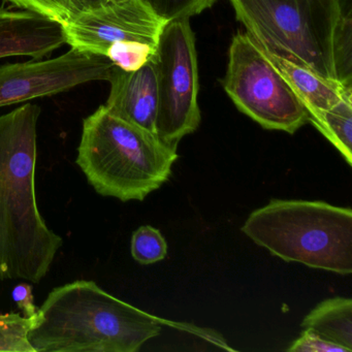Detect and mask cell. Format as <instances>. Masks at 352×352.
<instances>
[{"instance_id":"obj_1","label":"cell","mask_w":352,"mask_h":352,"mask_svg":"<svg viewBox=\"0 0 352 352\" xmlns=\"http://www.w3.org/2000/svg\"><path fill=\"white\" fill-rule=\"evenodd\" d=\"M40 107L0 115V280L40 283L63 241L48 228L36 201V127Z\"/></svg>"},{"instance_id":"obj_2","label":"cell","mask_w":352,"mask_h":352,"mask_svg":"<svg viewBox=\"0 0 352 352\" xmlns=\"http://www.w3.org/2000/svg\"><path fill=\"white\" fill-rule=\"evenodd\" d=\"M162 324L96 282L78 280L49 294L28 341L36 352H137L160 335Z\"/></svg>"},{"instance_id":"obj_3","label":"cell","mask_w":352,"mask_h":352,"mask_svg":"<svg viewBox=\"0 0 352 352\" xmlns=\"http://www.w3.org/2000/svg\"><path fill=\"white\" fill-rule=\"evenodd\" d=\"M176 148L100 106L84 120L76 162L102 197L144 201L172 175Z\"/></svg>"},{"instance_id":"obj_4","label":"cell","mask_w":352,"mask_h":352,"mask_svg":"<svg viewBox=\"0 0 352 352\" xmlns=\"http://www.w3.org/2000/svg\"><path fill=\"white\" fill-rule=\"evenodd\" d=\"M271 254L340 275L352 273V210L324 201L273 199L241 228Z\"/></svg>"},{"instance_id":"obj_5","label":"cell","mask_w":352,"mask_h":352,"mask_svg":"<svg viewBox=\"0 0 352 352\" xmlns=\"http://www.w3.org/2000/svg\"><path fill=\"white\" fill-rule=\"evenodd\" d=\"M236 19L263 50L337 79L333 56L342 0H230Z\"/></svg>"},{"instance_id":"obj_6","label":"cell","mask_w":352,"mask_h":352,"mask_svg":"<svg viewBox=\"0 0 352 352\" xmlns=\"http://www.w3.org/2000/svg\"><path fill=\"white\" fill-rule=\"evenodd\" d=\"M222 85L236 108L263 129L292 135L309 122L289 84L247 32L232 38Z\"/></svg>"},{"instance_id":"obj_7","label":"cell","mask_w":352,"mask_h":352,"mask_svg":"<svg viewBox=\"0 0 352 352\" xmlns=\"http://www.w3.org/2000/svg\"><path fill=\"white\" fill-rule=\"evenodd\" d=\"M150 63L157 84L156 135L177 149L181 140L195 133L201 123L197 55L188 18L164 25Z\"/></svg>"},{"instance_id":"obj_8","label":"cell","mask_w":352,"mask_h":352,"mask_svg":"<svg viewBox=\"0 0 352 352\" xmlns=\"http://www.w3.org/2000/svg\"><path fill=\"white\" fill-rule=\"evenodd\" d=\"M166 22L144 0H106L63 24L72 48L106 57L116 43L138 42L155 49Z\"/></svg>"},{"instance_id":"obj_9","label":"cell","mask_w":352,"mask_h":352,"mask_svg":"<svg viewBox=\"0 0 352 352\" xmlns=\"http://www.w3.org/2000/svg\"><path fill=\"white\" fill-rule=\"evenodd\" d=\"M112 61L72 48L56 58L0 67V108L55 96L94 81H108Z\"/></svg>"},{"instance_id":"obj_10","label":"cell","mask_w":352,"mask_h":352,"mask_svg":"<svg viewBox=\"0 0 352 352\" xmlns=\"http://www.w3.org/2000/svg\"><path fill=\"white\" fill-rule=\"evenodd\" d=\"M65 44V30L60 22L28 10L0 9V58L41 59Z\"/></svg>"},{"instance_id":"obj_11","label":"cell","mask_w":352,"mask_h":352,"mask_svg":"<svg viewBox=\"0 0 352 352\" xmlns=\"http://www.w3.org/2000/svg\"><path fill=\"white\" fill-rule=\"evenodd\" d=\"M108 82L110 96L104 106L123 120L156 135L157 84L152 63L149 61L135 72L114 65Z\"/></svg>"},{"instance_id":"obj_12","label":"cell","mask_w":352,"mask_h":352,"mask_svg":"<svg viewBox=\"0 0 352 352\" xmlns=\"http://www.w3.org/2000/svg\"><path fill=\"white\" fill-rule=\"evenodd\" d=\"M259 48L289 84L307 112L327 110L341 100L352 98V87L344 85L338 80L318 75L308 67L275 56L261 47Z\"/></svg>"},{"instance_id":"obj_13","label":"cell","mask_w":352,"mask_h":352,"mask_svg":"<svg viewBox=\"0 0 352 352\" xmlns=\"http://www.w3.org/2000/svg\"><path fill=\"white\" fill-rule=\"evenodd\" d=\"M302 327L352 352L351 298L337 296L319 302L305 317Z\"/></svg>"},{"instance_id":"obj_14","label":"cell","mask_w":352,"mask_h":352,"mask_svg":"<svg viewBox=\"0 0 352 352\" xmlns=\"http://www.w3.org/2000/svg\"><path fill=\"white\" fill-rule=\"evenodd\" d=\"M312 123L352 166V98H345L327 110L308 111Z\"/></svg>"},{"instance_id":"obj_15","label":"cell","mask_w":352,"mask_h":352,"mask_svg":"<svg viewBox=\"0 0 352 352\" xmlns=\"http://www.w3.org/2000/svg\"><path fill=\"white\" fill-rule=\"evenodd\" d=\"M36 315L21 316L19 313L0 314V352H36L28 341Z\"/></svg>"},{"instance_id":"obj_16","label":"cell","mask_w":352,"mask_h":352,"mask_svg":"<svg viewBox=\"0 0 352 352\" xmlns=\"http://www.w3.org/2000/svg\"><path fill=\"white\" fill-rule=\"evenodd\" d=\"M351 28V10L343 8L336 28L333 56L338 81L348 87H352Z\"/></svg>"},{"instance_id":"obj_17","label":"cell","mask_w":352,"mask_h":352,"mask_svg":"<svg viewBox=\"0 0 352 352\" xmlns=\"http://www.w3.org/2000/svg\"><path fill=\"white\" fill-rule=\"evenodd\" d=\"M131 255L141 265H151L166 258L168 244L157 228L144 226L131 236Z\"/></svg>"},{"instance_id":"obj_18","label":"cell","mask_w":352,"mask_h":352,"mask_svg":"<svg viewBox=\"0 0 352 352\" xmlns=\"http://www.w3.org/2000/svg\"><path fill=\"white\" fill-rule=\"evenodd\" d=\"M16 7L46 16L61 24L86 9L84 0H8Z\"/></svg>"},{"instance_id":"obj_19","label":"cell","mask_w":352,"mask_h":352,"mask_svg":"<svg viewBox=\"0 0 352 352\" xmlns=\"http://www.w3.org/2000/svg\"><path fill=\"white\" fill-rule=\"evenodd\" d=\"M155 49L138 42L116 43L109 47L106 57L115 67L125 72H135L149 63Z\"/></svg>"},{"instance_id":"obj_20","label":"cell","mask_w":352,"mask_h":352,"mask_svg":"<svg viewBox=\"0 0 352 352\" xmlns=\"http://www.w3.org/2000/svg\"><path fill=\"white\" fill-rule=\"evenodd\" d=\"M152 11L168 23L180 18H190L211 8L217 0H144Z\"/></svg>"},{"instance_id":"obj_21","label":"cell","mask_w":352,"mask_h":352,"mask_svg":"<svg viewBox=\"0 0 352 352\" xmlns=\"http://www.w3.org/2000/svg\"><path fill=\"white\" fill-rule=\"evenodd\" d=\"M290 352H350L347 348L333 343L318 333L304 329L300 338L292 342L287 348Z\"/></svg>"},{"instance_id":"obj_22","label":"cell","mask_w":352,"mask_h":352,"mask_svg":"<svg viewBox=\"0 0 352 352\" xmlns=\"http://www.w3.org/2000/svg\"><path fill=\"white\" fill-rule=\"evenodd\" d=\"M32 285L28 283H19L12 292V298L17 305L18 308L23 312V316L32 317L38 312V308L34 305Z\"/></svg>"},{"instance_id":"obj_23","label":"cell","mask_w":352,"mask_h":352,"mask_svg":"<svg viewBox=\"0 0 352 352\" xmlns=\"http://www.w3.org/2000/svg\"><path fill=\"white\" fill-rule=\"evenodd\" d=\"M104 1H106V0H84L86 8L96 7V6L100 5V3H104Z\"/></svg>"}]
</instances>
